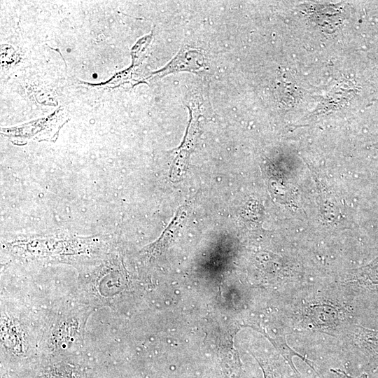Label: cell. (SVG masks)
Masks as SVG:
<instances>
[{
  "instance_id": "cell-3",
  "label": "cell",
  "mask_w": 378,
  "mask_h": 378,
  "mask_svg": "<svg viewBox=\"0 0 378 378\" xmlns=\"http://www.w3.org/2000/svg\"><path fill=\"white\" fill-rule=\"evenodd\" d=\"M152 39L151 35H148L142 38H141L134 46L132 50V55L133 58V63L136 60H139L141 57L142 54L144 52L146 47L149 45L150 41Z\"/></svg>"
},
{
  "instance_id": "cell-2",
  "label": "cell",
  "mask_w": 378,
  "mask_h": 378,
  "mask_svg": "<svg viewBox=\"0 0 378 378\" xmlns=\"http://www.w3.org/2000/svg\"><path fill=\"white\" fill-rule=\"evenodd\" d=\"M204 66V57L196 50L182 49L162 69L153 73L148 79L159 78L164 75L179 71H200Z\"/></svg>"
},
{
  "instance_id": "cell-1",
  "label": "cell",
  "mask_w": 378,
  "mask_h": 378,
  "mask_svg": "<svg viewBox=\"0 0 378 378\" xmlns=\"http://www.w3.org/2000/svg\"><path fill=\"white\" fill-rule=\"evenodd\" d=\"M198 118L194 111L190 109V121L188 132L172 165L170 176L172 180L180 179L187 168L190 154L195 148L199 133Z\"/></svg>"
}]
</instances>
